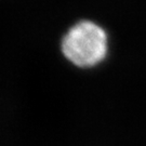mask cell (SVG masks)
Returning <instances> with one entry per match:
<instances>
[{"mask_svg":"<svg viewBox=\"0 0 146 146\" xmlns=\"http://www.w3.org/2000/svg\"><path fill=\"white\" fill-rule=\"evenodd\" d=\"M61 51L64 58L77 67H94L106 58L107 35L94 22L79 21L63 36Z\"/></svg>","mask_w":146,"mask_h":146,"instance_id":"obj_1","label":"cell"}]
</instances>
